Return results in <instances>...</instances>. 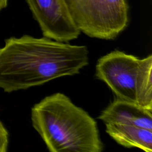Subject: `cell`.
I'll list each match as a JSON object with an SVG mask.
<instances>
[{"mask_svg":"<svg viewBox=\"0 0 152 152\" xmlns=\"http://www.w3.org/2000/svg\"><path fill=\"white\" fill-rule=\"evenodd\" d=\"M86 46L45 37H11L0 48V88L6 93L26 90L72 76L88 64Z\"/></svg>","mask_w":152,"mask_h":152,"instance_id":"6da1fadb","label":"cell"},{"mask_svg":"<svg viewBox=\"0 0 152 152\" xmlns=\"http://www.w3.org/2000/svg\"><path fill=\"white\" fill-rule=\"evenodd\" d=\"M31 120L50 152H101L97 122L62 93L48 96L31 110Z\"/></svg>","mask_w":152,"mask_h":152,"instance_id":"7a4b0ae2","label":"cell"},{"mask_svg":"<svg viewBox=\"0 0 152 152\" xmlns=\"http://www.w3.org/2000/svg\"><path fill=\"white\" fill-rule=\"evenodd\" d=\"M151 73V55L139 59L115 50L98 59L95 75L117 98L152 110Z\"/></svg>","mask_w":152,"mask_h":152,"instance_id":"3957f363","label":"cell"},{"mask_svg":"<svg viewBox=\"0 0 152 152\" xmlns=\"http://www.w3.org/2000/svg\"><path fill=\"white\" fill-rule=\"evenodd\" d=\"M80 31L101 39L116 38L128 26L127 0H64Z\"/></svg>","mask_w":152,"mask_h":152,"instance_id":"277c9868","label":"cell"},{"mask_svg":"<svg viewBox=\"0 0 152 152\" xmlns=\"http://www.w3.org/2000/svg\"><path fill=\"white\" fill-rule=\"evenodd\" d=\"M44 37L61 42L78 38L81 31L73 21L64 0H26Z\"/></svg>","mask_w":152,"mask_h":152,"instance_id":"5b68a950","label":"cell"},{"mask_svg":"<svg viewBox=\"0 0 152 152\" xmlns=\"http://www.w3.org/2000/svg\"><path fill=\"white\" fill-rule=\"evenodd\" d=\"M98 118L105 125H130L152 130V110L119 98L111 102Z\"/></svg>","mask_w":152,"mask_h":152,"instance_id":"8992f818","label":"cell"},{"mask_svg":"<svg viewBox=\"0 0 152 152\" xmlns=\"http://www.w3.org/2000/svg\"><path fill=\"white\" fill-rule=\"evenodd\" d=\"M106 133L118 144L126 147H135L146 152L152 150V130L134 125L106 124Z\"/></svg>","mask_w":152,"mask_h":152,"instance_id":"52a82bcc","label":"cell"},{"mask_svg":"<svg viewBox=\"0 0 152 152\" xmlns=\"http://www.w3.org/2000/svg\"><path fill=\"white\" fill-rule=\"evenodd\" d=\"M8 143V132L0 121V152H6L7 151Z\"/></svg>","mask_w":152,"mask_h":152,"instance_id":"ba28073f","label":"cell"},{"mask_svg":"<svg viewBox=\"0 0 152 152\" xmlns=\"http://www.w3.org/2000/svg\"><path fill=\"white\" fill-rule=\"evenodd\" d=\"M8 1V0H0V11L7 6Z\"/></svg>","mask_w":152,"mask_h":152,"instance_id":"9c48e42d","label":"cell"}]
</instances>
